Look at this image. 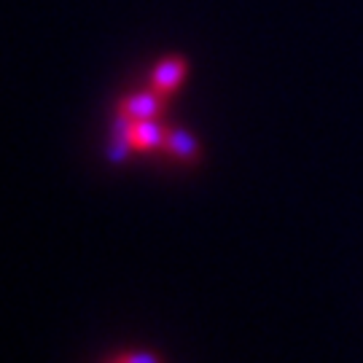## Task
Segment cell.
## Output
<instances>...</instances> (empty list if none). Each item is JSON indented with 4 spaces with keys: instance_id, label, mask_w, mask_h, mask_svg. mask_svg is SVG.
Listing matches in <instances>:
<instances>
[{
    "instance_id": "obj_2",
    "label": "cell",
    "mask_w": 363,
    "mask_h": 363,
    "mask_svg": "<svg viewBox=\"0 0 363 363\" xmlns=\"http://www.w3.org/2000/svg\"><path fill=\"white\" fill-rule=\"evenodd\" d=\"M167 108V97L145 89L138 94L124 97L116 108V121H148V118H162Z\"/></svg>"
},
{
    "instance_id": "obj_3",
    "label": "cell",
    "mask_w": 363,
    "mask_h": 363,
    "mask_svg": "<svg viewBox=\"0 0 363 363\" xmlns=\"http://www.w3.org/2000/svg\"><path fill=\"white\" fill-rule=\"evenodd\" d=\"M186 73H189V62H186V60H181V57H164V60L151 70L148 89L169 100V94L183 84Z\"/></svg>"
},
{
    "instance_id": "obj_4",
    "label": "cell",
    "mask_w": 363,
    "mask_h": 363,
    "mask_svg": "<svg viewBox=\"0 0 363 363\" xmlns=\"http://www.w3.org/2000/svg\"><path fill=\"white\" fill-rule=\"evenodd\" d=\"M162 151L169 154L172 159H178V162H189V164L199 159V143H196L189 132L175 130V127H167V135H164V145H162Z\"/></svg>"
},
{
    "instance_id": "obj_1",
    "label": "cell",
    "mask_w": 363,
    "mask_h": 363,
    "mask_svg": "<svg viewBox=\"0 0 363 363\" xmlns=\"http://www.w3.org/2000/svg\"><path fill=\"white\" fill-rule=\"evenodd\" d=\"M116 145H121L124 154H145V151H162L167 124L162 118H148V121H116Z\"/></svg>"
}]
</instances>
